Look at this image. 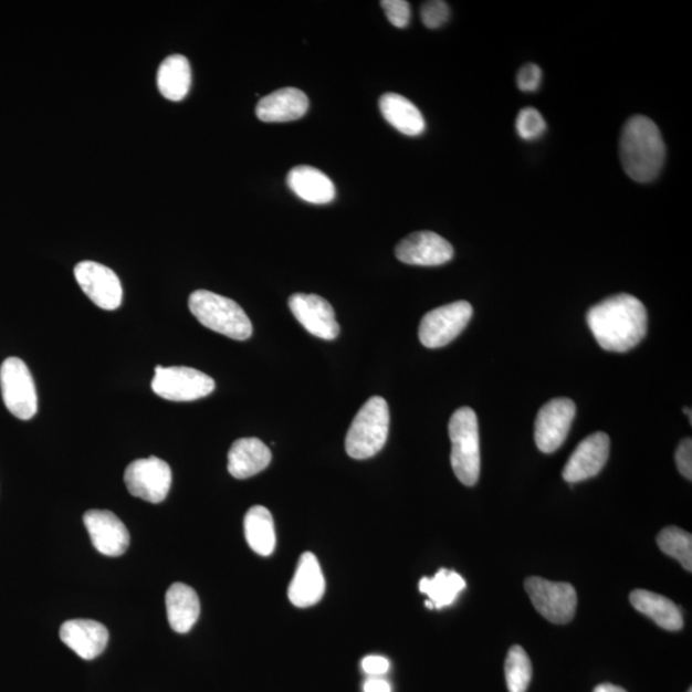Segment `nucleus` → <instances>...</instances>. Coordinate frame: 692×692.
I'll return each mask as SVG.
<instances>
[{"instance_id": "nucleus-1", "label": "nucleus", "mask_w": 692, "mask_h": 692, "mask_svg": "<svg viewBox=\"0 0 692 692\" xmlns=\"http://www.w3.org/2000/svg\"><path fill=\"white\" fill-rule=\"evenodd\" d=\"M586 319L595 339L607 352H629L648 332L647 308L630 294L614 295L594 305Z\"/></svg>"}, {"instance_id": "nucleus-2", "label": "nucleus", "mask_w": 692, "mask_h": 692, "mask_svg": "<svg viewBox=\"0 0 692 692\" xmlns=\"http://www.w3.org/2000/svg\"><path fill=\"white\" fill-rule=\"evenodd\" d=\"M623 170L636 182L654 181L665 160V145L658 126L646 116L627 120L619 140Z\"/></svg>"}, {"instance_id": "nucleus-3", "label": "nucleus", "mask_w": 692, "mask_h": 692, "mask_svg": "<svg viewBox=\"0 0 692 692\" xmlns=\"http://www.w3.org/2000/svg\"><path fill=\"white\" fill-rule=\"evenodd\" d=\"M189 308L200 324L230 339L243 342L253 334L251 319L244 310L229 297L208 290H197L189 297Z\"/></svg>"}, {"instance_id": "nucleus-4", "label": "nucleus", "mask_w": 692, "mask_h": 692, "mask_svg": "<svg viewBox=\"0 0 692 692\" xmlns=\"http://www.w3.org/2000/svg\"><path fill=\"white\" fill-rule=\"evenodd\" d=\"M390 410L381 397H373L360 408L346 433V453L353 460H368L380 453L388 441Z\"/></svg>"}, {"instance_id": "nucleus-5", "label": "nucleus", "mask_w": 692, "mask_h": 692, "mask_svg": "<svg viewBox=\"0 0 692 692\" xmlns=\"http://www.w3.org/2000/svg\"><path fill=\"white\" fill-rule=\"evenodd\" d=\"M449 437L452 441L453 471L465 486L478 484L481 470L480 431L478 416L470 407L455 410L449 422Z\"/></svg>"}, {"instance_id": "nucleus-6", "label": "nucleus", "mask_w": 692, "mask_h": 692, "mask_svg": "<svg viewBox=\"0 0 692 692\" xmlns=\"http://www.w3.org/2000/svg\"><path fill=\"white\" fill-rule=\"evenodd\" d=\"M0 389L7 409L19 420L29 421L38 413L35 382L25 361L15 357L3 361Z\"/></svg>"}, {"instance_id": "nucleus-7", "label": "nucleus", "mask_w": 692, "mask_h": 692, "mask_svg": "<svg viewBox=\"0 0 692 692\" xmlns=\"http://www.w3.org/2000/svg\"><path fill=\"white\" fill-rule=\"evenodd\" d=\"M151 389L158 397L170 401H195L206 398L216 389L211 376L189 367H156Z\"/></svg>"}, {"instance_id": "nucleus-8", "label": "nucleus", "mask_w": 692, "mask_h": 692, "mask_svg": "<svg viewBox=\"0 0 692 692\" xmlns=\"http://www.w3.org/2000/svg\"><path fill=\"white\" fill-rule=\"evenodd\" d=\"M525 587L535 609L549 622L566 625L573 621L577 608V594L573 585L530 577Z\"/></svg>"}, {"instance_id": "nucleus-9", "label": "nucleus", "mask_w": 692, "mask_h": 692, "mask_svg": "<svg viewBox=\"0 0 692 692\" xmlns=\"http://www.w3.org/2000/svg\"><path fill=\"white\" fill-rule=\"evenodd\" d=\"M473 315L472 305L460 301L426 313L421 321L420 340L426 348H442L460 336Z\"/></svg>"}, {"instance_id": "nucleus-10", "label": "nucleus", "mask_w": 692, "mask_h": 692, "mask_svg": "<svg viewBox=\"0 0 692 692\" xmlns=\"http://www.w3.org/2000/svg\"><path fill=\"white\" fill-rule=\"evenodd\" d=\"M125 484L133 496L145 502H164L172 485L171 466L157 457L134 461L125 471Z\"/></svg>"}, {"instance_id": "nucleus-11", "label": "nucleus", "mask_w": 692, "mask_h": 692, "mask_svg": "<svg viewBox=\"0 0 692 692\" xmlns=\"http://www.w3.org/2000/svg\"><path fill=\"white\" fill-rule=\"evenodd\" d=\"M75 279L85 295L96 307L115 311L123 303V285L114 270L93 261L80 262Z\"/></svg>"}, {"instance_id": "nucleus-12", "label": "nucleus", "mask_w": 692, "mask_h": 692, "mask_svg": "<svg viewBox=\"0 0 692 692\" xmlns=\"http://www.w3.org/2000/svg\"><path fill=\"white\" fill-rule=\"evenodd\" d=\"M576 416V405L568 398H557L542 407L535 422V441L543 453L551 454L566 441Z\"/></svg>"}, {"instance_id": "nucleus-13", "label": "nucleus", "mask_w": 692, "mask_h": 692, "mask_svg": "<svg viewBox=\"0 0 692 692\" xmlns=\"http://www.w3.org/2000/svg\"><path fill=\"white\" fill-rule=\"evenodd\" d=\"M289 308L300 324L313 336L335 340L340 334L335 311L324 297L297 293L290 296Z\"/></svg>"}, {"instance_id": "nucleus-14", "label": "nucleus", "mask_w": 692, "mask_h": 692, "mask_svg": "<svg viewBox=\"0 0 692 692\" xmlns=\"http://www.w3.org/2000/svg\"><path fill=\"white\" fill-rule=\"evenodd\" d=\"M396 255L406 264L434 268L452 261L454 248L437 232L417 231L400 241Z\"/></svg>"}, {"instance_id": "nucleus-15", "label": "nucleus", "mask_w": 692, "mask_h": 692, "mask_svg": "<svg viewBox=\"0 0 692 692\" xmlns=\"http://www.w3.org/2000/svg\"><path fill=\"white\" fill-rule=\"evenodd\" d=\"M610 450V440L605 432H595L579 442L573 455H570L563 479L569 484H576L597 476L607 464Z\"/></svg>"}, {"instance_id": "nucleus-16", "label": "nucleus", "mask_w": 692, "mask_h": 692, "mask_svg": "<svg viewBox=\"0 0 692 692\" xmlns=\"http://www.w3.org/2000/svg\"><path fill=\"white\" fill-rule=\"evenodd\" d=\"M84 523L94 548L107 557H119L130 545V534L115 513L88 511L84 514Z\"/></svg>"}, {"instance_id": "nucleus-17", "label": "nucleus", "mask_w": 692, "mask_h": 692, "mask_svg": "<svg viewBox=\"0 0 692 692\" xmlns=\"http://www.w3.org/2000/svg\"><path fill=\"white\" fill-rule=\"evenodd\" d=\"M60 638L80 658L93 661L106 650L109 632L106 626L93 619H71L61 626Z\"/></svg>"}, {"instance_id": "nucleus-18", "label": "nucleus", "mask_w": 692, "mask_h": 692, "mask_svg": "<svg viewBox=\"0 0 692 692\" xmlns=\"http://www.w3.org/2000/svg\"><path fill=\"white\" fill-rule=\"evenodd\" d=\"M325 589V577L316 555L310 552L302 554L289 586L290 601L297 608L316 606L324 598Z\"/></svg>"}, {"instance_id": "nucleus-19", "label": "nucleus", "mask_w": 692, "mask_h": 692, "mask_svg": "<svg viewBox=\"0 0 692 692\" xmlns=\"http://www.w3.org/2000/svg\"><path fill=\"white\" fill-rule=\"evenodd\" d=\"M308 108V96L300 88L283 87L264 96L256 104L255 114L263 123H290L302 118Z\"/></svg>"}, {"instance_id": "nucleus-20", "label": "nucleus", "mask_w": 692, "mask_h": 692, "mask_svg": "<svg viewBox=\"0 0 692 692\" xmlns=\"http://www.w3.org/2000/svg\"><path fill=\"white\" fill-rule=\"evenodd\" d=\"M271 460L270 448L260 439H239L230 449L228 470L232 478L245 480L268 469Z\"/></svg>"}, {"instance_id": "nucleus-21", "label": "nucleus", "mask_w": 692, "mask_h": 692, "mask_svg": "<svg viewBox=\"0 0 692 692\" xmlns=\"http://www.w3.org/2000/svg\"><path fill=\"white\" fill-rule=\"evenodd\" d=\"M286 182L294 195L312 205H328L336 197L335 185L318 168L296 166L289 172Z\"/></svg>"}, {"instance_id": "nucleus-22", "label": "nucleus", "mask_w": 692, "mask_h": 692, "mask_svg": "<svg viewBox=\"0 0 692 692\" xmlns=\"http://www.w3.org/2000/svg\"><path fill=\"white\" fill-rule=\"evenodd\" d=\"M168 623L177 633H187L198 621L200 601L192 587L182 583L174 584L166 594Z\"/></svg>"}, {"instance_id": "nucleus-23", "label": "nucleus", "mask_w": 692, "mask_h": 692, "mask_svg": "<svg viewBox=\"0 0 692 692\" xmlns=\"http://www.w3.org/2000/svg\"><path fill=\"white\" fill-rule=\"evenodd\" d=\"M381 114L386 120L401 134L420 136L426 130V123L421 111L406 96L396 93H386L381 96Z\"/></svg>"}, {"instance_id": "nucleus-24", "label": "nucleus", "mask_w": 692, "mask_h": 692, "mask_svg": "<svg viewBox=\"0 0 692 692\" xmlns=\"http://www.w3.org/2000/svg\"><path fill=\"white\" fill-rule=\"evenodd\" d=\"M630 601L636 610L653 621L667 631H680L683 627V617L678 605L663 595L648 590H635L630 595Z\"/></svg>"}, {"instance_id": "nucleus-25", "label": "nucleus", "mask_w": 692, "mask_h": 692, "mask_svg": "<svg viewBox=\"0 0 692 692\" xmlns=\"http://www.w3.org/2000/svg\"><path fill=\"white\" fill-rule=\"evenodd\" d=\"M157 84L166 99L180 102L187 98L191 86V67L187 57L174 54L160 63Z\"/></svg>"}, {"instance_id": "nucleus-26", "label": "nucleus", "mask_w": 692, "mask_h": 692, "mask_svg": "<svg viewBox=\"0 0 692 692\" xmlns=\"http://www.w3.org/2000/svg\"><path fill=\"white\" fill-rule=\"evenodd\" d=\"M244 531L248 545L254 553L269 557L275 551V523H273L271 512L264 506L255 505L248 511Z\"/></svg>"}, {"instance_id": "nucleus-27", "label": "nucleus", "mask_w": 692, "mask_h": 692, "mask_svg": "<svg viewBox=\"0 0 692 692\" xmlns=\"http://www.w3.org/2000/svg\"><path fill=\"white\" fill-rule=\"evenodd\" d=\"M464 587V578L445 568L439 569L434 577H423L420 581V591L428 595L433 608L437 609L452 606Z\"/></svg>"}, {"instance_id": "nucleus-28", "label": "nucleus", "mask_w": 692, "mask_h": 692, "mask_svg": "<svg viewBox=\"0 0 692 692\" xmlns=\"http://www.w3.org/2000/svg\"><path fill=\"white\" fill-rule=\"evenodd\" d=\"M531 679H533V664L526 650L520 646L512 647L505 661V680L510 692H526Z\"/></svg>"}, {"instance_id": "nucleus-29", "label": "nucleus", "mask_w": 692, "mask_h": 692, "mask_svg": "<svg viewBox=\"0 0 692 692\" xmlns=\"http://www.w3.org/2000/svg\"><path fill=\"white\" fill-rule=\"evenodd\" d=\"M659 548L679 560L689 573L692 570V536L679 527H667L657 537Z\"/></svg>"}, {"instance_id": "nucleus-30", "label": "nucleus", "mask_w": 692, "mask_h": 692, "mask_svg": "<svg viewBox=\"0 0 692 692\" xmlns=\"http://www.w3.org/2000/svg\"><path fill=\"white\" fill-rule=\"evenodd\" d=\"M516 130L523 140L542 138L546 130L545 118L536 108H523L517 116Z\"/></svg>"}, {"instance_id": "nucleus-31", "label": "nucleus", "mask_w": 692, "mask_h": 692, "mask_svg": "<svg viewBox=\"0 0 692 692\" xmlns=\"http://www.w3.org/2000/svg\"><path fill=\"white\" fill-rule=\"evenodd\" d=\"M450 18V8L442 0H431L423 3L421 8V19L428 29H439L445 25Z\"/></svg>"}, {"instance_id": "nucleus-32", "label": "nucleus", "mask_w": 692, "mask_h": 692, "mask_svg": "<svg viewBox=\"0 0 692 692\" xmlns=\"http://www.w3.org/2000/svg\"><path fill=\"white\" fill-rule=\"evenodd\" d=\"M386 13V18L392 23L394 27L405 29L409 25L410 4L406 0H382L380 3Z\"/></svg>"}, {"instance_id": "nucleus-33", "label": "nucleus", "mask_w": 692, "mask_h": 692, "mask_svg": "<svg viewBox=\"0 0 692 692\" xmlns=\"http://www.w3.org/2000/svg\"><path fill=\"white\" fill-rule=\"evenodd\" d=\"M543 72L537 64L528 63L523 66L517 75V85L522 92H536L542 85Z\"/></svg>"}, {"instance_id": "nucleus-34", "label": "nucleus", "mask_w": 692, "mask_h": 692, "mask_svg": "<svg viewBox=\"0 0 692 692\" xmlns=\"http://www.w3.org/2000/svg\"><path fill=\"white\" fill-rule=\"evenodd\" d=\"M675 464H678L682 476L688 480L692 479V441L690 438L681 441L678 452H675Z\"/></svg>"}, {"instance_id": "nucleus-35", "label": "nucleus", "mask_w": 692, "mask_h": 692, "mask_svg": "<svg viewBox=\"0 0 692 692\" xmlns=\"http://www.w3.org/2000/svg\"><path fill=\"white\" fill-rule=\"evenodd\" d=\"M361 668L367 674L382 675L389 671L390 662L380 656H369L361 661Z\"/></svg>"}, {"instance_id": "nucleus-36", "label": "nucleus", "mask_w": 692, "mask_h": 692, "mask_svg": "<svg viewBox=\"0 0 692 692\" xmlns=\"http://www.w3.org/2000/svg\"><path fill=\"white\" fill-rule=\"evenodd\" d=\"M365 692H391V688L389 682L374 678L365 683Z\"/></svg>"}, {"instance_id": "nucleus-37", "label": "nucleus", "mask_w": 692, "mask_h": 692, "mask_svg": "<svg viewBox=\"0 0 692 692\" xmlns=\"http://www.w3.org/2000/svg\"><path fill=\"white\" fill-rule=\"evenodd\" d=\"M594 692H627L625 689L611 685V683H601V685L595 688Z\"/></svg>"}, {"instance_id": "nucleus-38", "label": "nucleus", "mask_w": 692, "mask_h": 692, "mask_svg": "<svg viewBox=\"0 0 692 692\" xmlns=\"http://www.w3.org/2000/svg\"><path fill=\"white\" fill-rule=\"evenodd\" d=\"M683 412H685L686 415H689V421L691 422V409L690 408H685L683 409Z\"/></svg>"}, {"instance_id": "nucleus-39", "label": "nucleus", "mask_w": 692, "mask_h": 692, "mask_svg": "<svg viewBox=\"0 0 692 692\" xmlns=\"http://www.w3.org/2000/svg\"><path fill=\"white\" fill-rule=\"evenodd\" d=\"M426 607H428L429 609H433V605L430 600L426 601Z\"/></svg>"}, {"instance_id": "nucleus-40", "label": "nucleus", "mask_w": 692, "mask_h": 692, "mask_svg": "<svg viewBox=\"0 0 692 692\" xmlns=\"http://www.w3.org/2000/svg\"><path fill=\"white\" fill-rule=\"evenodd\" d=\"M688 692H692V690L690 689Z\"/></svg>"}]
</instances>
